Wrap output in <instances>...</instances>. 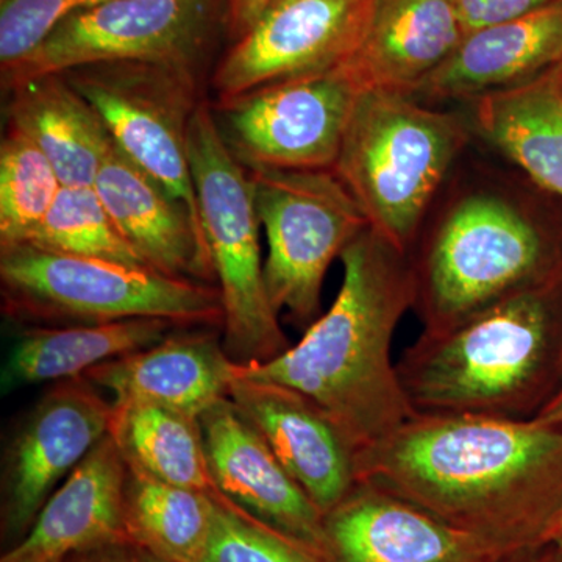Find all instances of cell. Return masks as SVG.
<instances>
[{"label": "cell", "mask_w": 562, "mask_h": 562, "mask_svg": "<svg viewBox=\"0 0 562 562\" xmlns=\"http://www.w3.org/2000/svg\"><path fill=\"white\" fill-rule=\"evenodd\" d=\"M358 482L413 503L498 558L553 541L562 520V427L416 413L358 453Z\"/></svg>", "instance_id": "6da1fadb"}, {"label": "cell", "mask_w": 562, "mask_h": 562, "mask_svg": "<svg viewBox=\"0 0 562 562\" xmlns=\"http://www.w3.org/2000/svg\"><path fill=\"white\" fill-rule=\"evenodd\" d=\"M339 260L338 295L301 341L271 361L235 369L297 391L330 417L360 453L416 414L392 360V339L402 317L413 310L416 283L408 255L371 225Z\"/></svg>", "instance_id": "7a4b0ae2"}, {"label": "cell", "mask_w": 562, "mask_h": 562, "mask_svg": "<svg viewBox=\"0 0 562 562\" xmlns=\"http://www.w3.org/2000/svg\"><path fill=\"white\" fill-rule=\"evenodd\" d=\"M558 277L446 331H422L397 372L416 413L531 420L562 384Z\"/></svg>", "instance_id": "3957f363"}, {"label": "cell", "mask_w": 562, "mask_h": 562, "mask_svg": "<svg viewBox=\"0 0 562 562\" xmlns=\"http://www.w3.org/2000/svg\"><path fill=\"white\" fill-rule=\"evenodd\" d=\"M424 331L457 327L495 303L557 279L546 233L497 191H475L443 213L408 255Z\"/></svg>", "instance_id": "277c9868"}, {"label": "cell", "mask_w": 562, "mask_h": 562, "mask_svg": "<svg viewBox=\"0 0 562 562\" xmlns=\"http://www.w3.org/2000/svg\"><path fill=\"white\" fill-rule=\"evenodd\" d=\"M469 139L457 113L402 92L361 90L335 172L369 225L409 255L428 206Z\"/></svg>", "instance_id": "5b68a950"}, {"label": "cell", "mask_w": 562, "mask_h": 562, "mask_svg": "<svg viewBox=\"0 0 562 562\" xmlns=\"http://www.w3.org/2000/svg\"><path fill=\"white\" fill-rule=\"evenodd\" d=\"M3 314L27 325L109 324L166 319L180 327H224L214 284L173 279L43 249L35 244L0 247Z\"/></svg>", "instance_id": "8992f818"}, {"label": "cell", "mask_w": 562, "mask_h": 562, "mask_svg": "<svg viewBox=\"0 0 562 562\" xmlns=\"http://www.w3.org/2000/svg\"><path fill=\"white\" fill-rule=\"evenodd\" d=\"M188 151L199 217L224 306L222 344L235 364L271 361L290 350L291 342L266 290L254 187L205 101L192 116Z\"/></svg>", "instance_id": "52a82bcc"}, {"label": "cell", "mask_w": 562, "mask_h": 562, "mask_svg": "<svg viewBox=\"0 0 562 562\" xmlns=\"http://www.w3.org/2000/svg\"><path fill=\"white\" fill-rule=\"evenodd\" d=\"M249 176L268 239L269 301L306 330L319 319L328 268L369 227L368 217L335 171L257 169Z\"/></svg>", "instance_id": "ba28073f"}, {"label": "cell", "mask_w": 562, "mask_h": 562, "mask_svg": "<svg viewBox=\"0 0 562 562\" xmlns=\"http://www.w3.org/2000/svg\"><path fill=\"white\" fill-rule=\"evenodd\" d=\"M221 33L227 35L225 0H109L61 21L31 57L0 76L2 87L105 61L199 70Z\"/></svg>", "instance_id": "9c48e42d"}, {"label": "cell", "mask_w": 562, "mask_h": 562, "mask_svg": "<svg viewBox=\"0 0 562 562\" xmlns=\"http://www.w3.org/2000/svg\"><path fill=\"white\" fill-rule=\"evenodd\" d=\"M61 74L99 114L114 146L199 217L188 151L191 120L203 102L199 70L105 61Z\"/></svg>", "instance_id": "30bf717a"}, {"label": "cell", "mask_w": 562, "mask_h": 562, "mask_svg": "<svg viewBox=\"0 0 562 562\" xmlns=\"http://www.w3.org/2000/svg\"><path fill=\"white\" fill-rule=\"evenodd\" d=\"M360 87L344 66L214 102V120L247 171H335Z\"/></svg>", "instance_id": "8fae6325"}, {"label": "cell", "mask_w": 562, "mask_h": 562, "mask_svg": "<svg viewBox=\"0 0 562 562\" xmlns=\"http://www.w3.org/2000/svg\"><path fill=\"white\" fill-rule=\"evenodd\" d=\"M113 403L87 379L63 380L22 420L5 449L2 536L21 541L55 490L110 435Z\"/></svg>", "instance_id": "7c38bea8"}, {"label": "cell", "mask_w": 562, "mask_h": 562, "mask_svg": "<svg viewBox=\"0 0 562 562\" xmlns=\"http://www.w3.org/2000/svg\"><path fill=\"white\" fill-rule=\"evenodd\" d=\"M369 5L371 0H277L222 55L211 79L216 102L338 68L361 38Z\"/></svg>", "instance_id": "4fadbf2b"}, {"label": "cell", "mask_w": 562, "mask_h": 562, "mask_svg": "<svg viewBox=\"0 0 562 562\" xmlns=\"http://www.w3.org/2000/svg\"><path fill=\"white\" fill-rule=\"evenodd\" d=\"M201 424L222 497L325 558L324 514L231 397L203 413Z\"/></svg>", "instance_id": "5bb4252c"}, {"label": "cell", "mask_w": 562, "mask_h": 562, "mask_svg": "<svg viewBox=\"0 0 562 562\" xmlns=\"http://www.w3.org/2000/svg\"><path fill=\"white\" fill-rule=\"evenodd\" d=\"M228 397L261 432L322 514L353 490L358 449L308 398L283 384L250 379L236 369Z\"/></svg>", "instance_id": "9a60e30c"}, {"label": "cell", "mask_w": 562, "mask_h": 562, "mask_svg": "<svg viewBox=\"0 0 562 562\" xmlns=\"http://www.w3.org/2000/svg\"><path fill=\"white\" fill-rule=\"evenodd\" d=\"M328 562H501L465 532L369 482L324 514Z\"/></svg>", "instance_id": "2e32d148"}, {"label": "cell", "mask_w": 562, "mask_h": 562, "mask_svg": "<svg viewBox=\"0 0 562 562\" xmlns=\"http://www.w3.org/2000/svg\"><path fill=\"white\" fill-rule=\"evenodd\" d=\"M217 328L188 327L147 349L95 366L85 373L111 394L114 406L157 405L201 417L231 394L235 362Z\"/></svg>", "instance_id": "e0dca14e"}, {"label": "cell", "mask_w": 562, "mask_h": 562, "mask_svg": "<svg viewBox=\"0 0 562 562\" xmlns=\"http://www.w3.org/2000/svg\"><path fill=\"white\" fill-rule=\"evenodd\" d=\"M92 187L151 271L216 286L199 217L114 144Z\"/></svg>", "instance_id": "ac0fdd59"}, {"label": "cell", "mask_w": 562, "mask_h": 562, "mask_svg": "<svg viewBox=\"0 0 562 562\" xmlns=\"http://www.w3.org/2000/svg\"><path fill=\"white\" fill-rule=\"evenodd\" d=\"M464 35L450 0H371L361 38L342 66L360 90L413 95Z\"/></svg>", "instance_id": "d6986e66"}, {"label": "cell", "mask_w": 562, "mask_h": 562, "mask_svg": "<svg viewBox=\"0 0 562 562\" xmlns=\"http://www.w3.org/2000/svg\"><path fill=\"white\" fill-rule=\"evenodd\" d=\"M125 479L127 462L114 439L105 436L55 490L27 535L0 562H61L87 547L128 542Z\"/></svg>", "instance_id": "ffe728a7"}, {"label": "cell", "mask_w": 562, "mask_h": 562, "mask_svg": "<svg viewBox=\"0 0 562 562\" xmlns=\"http://www.w3.org/2000/svg\"><path fill=\"white\" fill-rule=\"evenodd\" d=\"M562 58V0L519 20L465 33L453 54L413 92L416 101H476L519 87Z\"/></svg>", "instance_id": "44dd1931"}, {"label": "cell", "mask_w": 562, "mask_h": 562, "mask_svg": "<svg viewBox=\"0 0 562 562\" xmlns=\"http://www.w3.org/2000/svg\"><path fill=\"white\" fill-rule=\"evenodd\" d=\"M7 92L9 127L40 147L63 187H92L113 140L90 103L63 74L32 77Z\"/></svg>", "instance_id": "7402d4cb"}, {"label": "cell", "mask_w": 562, "mask_h": 562, "mask_svg": "<svg viewBox=\"0 0 562 562\" xmlns=\"http://www.w3.org/2000/svg\"><path fill=\"white\" fill-rule=\"evenodd\" d=\"M180 325L166 319H128L109 324L29 325L3 362V394L27 384L77 379L95 366L147 349Z\"/></svg>", "instance_id": "603a6c76"}, {"label": "cell", "mask_w": 562, "mask_h": 562, "mask_svg": "<svg viewBox=\"0 0 562 562\" xmlns=\"http://www.w3.org/2000/svg\"><path fill=\"white\" fill-rule=\"evenodd\" d=\"M473 122L535 183L562 198V85L552 74L476 99Z\"/></svg>", "instance_id": "cb8c5ba5"}, {"label": "cell", "mask_w": 562, "mask_h": 562, "mask_svg": "<svg viewBox=\"0 0 562 562\" xmlns=\"http://www.w3.org/2000/svg\"><path fill=\"white\" fill-rule=\"evenodd\" d=\"M110 436L128 465L165 483L221 495L211 475L201 417L157 405H113Z\"/></svg>", "instance_id": "d4e9b609"}, {"label": "cell", "mask_w": 562, "mask_h": 562, "mask_svg": "<svg viewBox=\"0 0 562 562\" xmlns=\"http://www.w3.org/2000/svg\"><path fill=\"white\" fill-rule=\"evenodd\" d=\"M217 497L161 482L127 464L124 522L128 542L162 560L201 561L213 535Z\"/></svg>", "instance_id": "484cf974"}, {"label": "cell", "mask_w": 562, "mask_h": 562, "mask_svg": "<svg viewBox=\"0 0 562 562\" xmlns=\"http://www.w3.org/2000/svg\"><path fill=\"white\" fill-rule=\"evenodd\" d=\"M24 244L150 269L122 235L94 187H63L49 213Z\"/></svg>", "instance_id": "4316f807"}, {"label": "cell", "mask_w": 562, "mask_h": 562, "mask_svg": "<svg viewBox=\"0 0 562 562\" xmlns=\"http://www.w3.org/2000/svg\"><path fill=\"white\" fill-rule=\"evenodd\" d=\"M63 188L49 158L7 127L0 144V247L29 243Z\"/></svg>", "instance_id": "83f0119b"}, {"label": "cell", "mask_w": 562, "mask_h": 562, "mask_svg": "<svg viewBox=\"0 0 562 562\" xmlns=\"http://www.w3.org/2000/svg\"><path fill=\"white\" fill-rule=\"evenodd\" d=\"M199 562H328L217 497L216 519L206 552Z\"/></svg>", "instance_id": "f1b7e54d"}, {"label": "cell", "mask_w": 562, "mask_h": 562, "mask_svg": "<svg viewBox=\"0 0 562 562\" xmlns=\"http://www.w3.org/2000/svg\"><path fill=\"white\" fill-rule=\"evenodd\" d=\"M109 0H3L0 2V76L38 49L61 21Z\"/></svg>", "instance_id": "f546056e"}, {"label": "cell", "mask_w": 562, "mask_h": 562, "mask_svg": "<svg viewBox=\"0 0 562 562\" xmlns=\"http://www.w3.org/2000/svg\"><path fill=\"white\" fill-rule=\"evenodd\" d=\"M465 33L519 20L560 0H450Z\"/></svg>", "instance_id": "4dcf8cb0"}, {"label": "cell", "mask_w": 562, "mask_h": 562, "mask_svg": "<svg viewBox=\"0 0 562 562\" xmlns=\"http://www.w3.org/2000/svg\"><path fill=\"white\" fill-rule=\"evenodd\" d=\"M276 2L277 0H225V22L232 43L246 35Z\"/></svg>", "instance_id": "1f68e13d"}, {"label": "cell", "mask_w": 562, "mask_h": 562, "mask_svg": "<svg viewBox=\"0 0 562 562\" xmlns=\"http://www.w3.org/2000/svg\"><path fill=\"white\" fill-rule=\"evenodd\" d=\"M61 562H136L128 542H106L68 554Z\"/></svg>", "instance_id": "d6a6232c"}, {"label": "cell", "mask_w": 562, "mask_h": 562, "mask_svg": "<svg viewBox=\"0 0 562 562\" xmlns=\"http://www.w3.org/2000/svg\"><path fill=\"white\" fill-rule=\"evenodd\" d=\"M501 562H562V546L550 541L532 547L524 552L514 553Z\"/></svg>", "instance_id": "836d02e7"}, {"label": "cell", "mask_w": 562, "mask_h": 562, "mask_svg": "<svg viewBox=\"0 0 562 562\" xmlns=\"http://www.w3.org/2000/svg\"><path fill=\"white\" fill-rule=\"evenodd\" d=\"M535 420L542 422V424L547 425H558V427H562V384L557 394H554L552 401L543 406L542 412L535 417Z\"/></svg>", "instance_id": "e575fe53"}, {"label": "cell", "mask_w": 562, "mask_h": 562, "mask_svg": "<svg viewBox=\"0 0 562 562\" xmlns=\"http://www.w3.org/2000/svg\"><path fill=\"white\" fill-rule=\"evenodd\" d=\"M133 550H135V561L136 562H172L168 560H162L160 557H155L146 550L138 549V547L133 546Z\"/></svg>", "instance_id": "d590c367"}, {"label": "cell", "mask_w": 562, "mask_h": 562, "mask_svg": "<svg viewBox=\"0 0 562 562\" xmlns=\"http://www.w3.org/2000/svg\"><path fill=\"white\" fill-rule=\"evenodd\" d=\"M550 74H552V76L554 77V79H557L558 81H560V83L562 85V58H561V61L558 63L557 66H554L553 69H550L549 70Z\"/></svg>", "instance_id": "8d00e7d4"}, {"label": "cell", "mask_w": 562, "mask_h": 562, "mask_svg": "<svg viewBox=\"0 0 562 562\" xmlns=\"http://www.w3.org/2000/svg\"><path fill=\"white\" fill-rule=\"evenodd\" d=\"M553 541L560 543L562 546V520L560 527H558L557 532H554Z\"/></svg>", "instance_id": "74e56055"}, {"label": "cell", "mask_w": 562, "mask_h": 562, "mask_svg": "<svg viewBox=\"0 0 562 562\" xmlns=\"http://www.w3.org/2000/svg\"><path fill=\"white\" fill-rule=\"evenodd\" d=\"M0 2H3V0H0Z\"/></svg>", "instance_id": "f35d334b"}]
</instances>
